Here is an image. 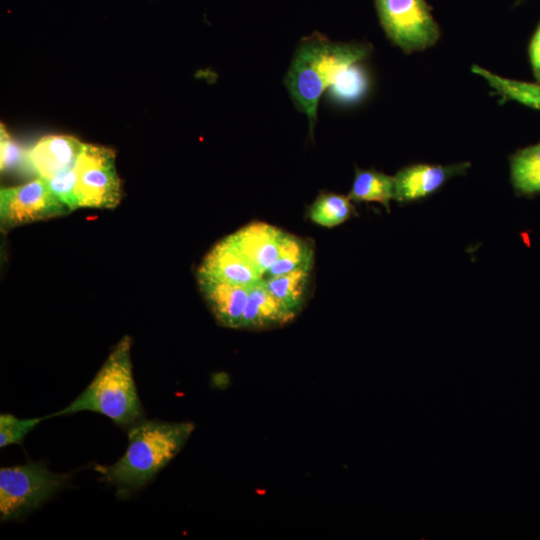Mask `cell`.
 <instances>
[{"mask_svg":"<svg viewBox=\"0 0 540 540\" xmlns=\"http://www.w3.org/2000/svg\"><path fill=\"white\" fill-rule=\"evenodd\" d=\"M191 422L141 420L128 428V446L113 465L95 466L106 481L126 498L151 482L182 450L193 433Z\"/></svg>","mask_w":540,"mask_h":540,"instance_id":"6da1fadb","label":"cell"},{"mask_svg":"<svg viewBox=\"0 0 540 540\" xmlns=\"http://www.w3.org/2000/svg\"><path fill=\"white\" fill-rule=\"evenodd\" d=\"M370 47L361 43H337L319 32L304 37L287 72L285 86L296 107L306 114L310 135L317 120L321 95L349 66L361 62Z\"/></svg>","mask_w":540,"mask_h":540,"instance_id":"7a4b0ae2","label":"cell"},{"mask_svg":"<svg viewBox=\"0 0 540 540\" xmlns=\"http://www.w3.org/2000/svg\"><path fill=\"white\" fill-rule=\"evenodd\" d=\"M81 411L100 413L127 429L144 419L133 376L128 335L115 345L89 385L71 403L48 418Z\"/></svg>","mask_w":540,"mask_h":540,"instance_id":"3957f363","label":"cell"},{"mask_svg":"<svg viewBox=\"0 0 540 540\" xmlns=\"http://www.w3.org/2000/svg\"><path fill=\"white\" fill-rule=\"evenodd\" d=\"M70 476L51 472L44 462L0 468V519L18 520L37 509L68 483Z\"/></svg>","mask_w":540,"mask_h":540,"instance_id":"277c9868","label":"cell"},{"mask_svg":"<svg viewBox=\"0 0 540 540\" xmlns=\"http://www.w3.org/2000/svg\"><path fill=\"white\" fill-rule=\"evenodd\" d=\"M387 37L405 53L425 50L440 37L425 0H374Z\"/></svg>","mask_w":540,"mask_h":540,"instance_id":"5b68a950","label":"cell"},{"mask_svg":"<svg viewBox=\"0 0 540 540\" xmlns=\"http://www.w3.org/2000/svg\"><path fill=\"white\" fill-rule=\"evenodd\" d=\"M115 159L107 147L84 144L74 167L80 208L111 209L119 204L122 189Z\"/></svg>","mask_w":540,"mask_h":540,"instance_id":"8992f818","label":"cell"},{"mask_svg":"<svg viewBox=\"0 0 540 540\" xmlns=\"http://www.w3.org/2000/svg\"><path fill=\"white\" fill-rule=\"evenodd\" d=\"M71 212L51 191L47 182L37 179L0 191L1 229L61 216Z\"/></svg>","mask_w":540,"mask_h":540,"instance_id":"52a82bcc","label":"cell"},{"mask_svg":"<svg viewBox=\"0 0 540 540\" xmlns=\"http://www.w3.org/2000/svg\"><path fill=\"white\" fill-rule=\"evenodd\" d=\"M470 166V162L450 165L427 163L408 165L394 176V200L405 204L425 199L439 191L451 178L464 175Z\"/></svg>","mask_w":540,"mask_h":540,"instance_id":"ba28073f","label":"cell"},{"mask_svg":"<svg viewBox=\"0 0 540 540\" xmlns=\"http://www.w3.org/2000/svg\"><path fill=\"white\" fill-rule=\"evenodd\" d=\"M197 274L246 287L253 286L262 280L263 276L229 237L211 248L199 266Z\"/></svg>","mask_w":540,"mask_h":540,"instance_id":"9c48e42d","label":"cell"},{"mask_svg":"<svg viewBox=\"0 0 540 540\" xmlns=\"http://www.w3.org/2000/svg\"><path fill=\"white\" fill-rule=\"evenodd\" d=\"M83 142L69 135L42 137L29 151V167L43 179L72 169L84 147Z\"/></svg>","mask_w":540,"mask_h":540,"instance_id":"30bf717a","label":"cell"},{"mask_svg":"<svg viewBox=\"0 0 540 540\" xmlns=\"http://www.w3.org/2000/svg\"><path fill=\"white\" fill-rule=\"evenodd\" d=\"M203 298L217 322L231 329H240L250 287L197 274Z\"/></svg>","mask_w":540,"mask_h":540,"instance_id":"8fae6325","label":"cell"},{"mask_svg":"<svg viewBox=\"0 0 540 540\" xmlns=\"http://www.w3.org/2000/svg\"><path fill=\"white\" fill-rule=\"evenodd\" d=\"M285 231L264 223L254 222L229 235V239L263 275L278 257Z\"/></svg>","mask_w":540,"mask_h":540,"instance_id":"7c38bea8","label":"cell"},{"mask_svg":"<svg viewBox=\"0 0 540 540\" xmlns=\"http://www.w3.org/2000/svg\"><path fill=\"white\" fill-rule=\"evenodd\" d=\"M296 317L268 289L265 279L250 287L240 329L261 331L281 327Z\"/></svg>","mask_w":540,"mask_h":540,"instance_id":"4fadbf2b","label":"cell"},{"mask_svg":"<svg viewBox=\"0 0 540 540\" xmlns=\"http://www.w3.org/2000/svg\"><path fill=\"white\" fill-rule=\"evenodd\" d=\"M395 196L394 176L375 169L355 168V175L348 197L355 203L377 202L390 213V201Z\"/></svg>","mask_w":540,"mask_h":540,"instance_id":"5bb4252c","label":"cell"},{"mask_svg":"<svg viewBox=\"0 0 540 540\" xmlns=\"http://www.w3.org/2000/svg\"><path fill=\"white\" fill-rule=\"evenodd\" d=\"M509 160L510 180L516 195L540 194V142L517 150Z\"/></svg>","mask_w":540,"mask_h":540,"instance_id":"9a60e30c","label":"cell"},{"mask_svg":"<svg viewBox=\"0 0 540 540\" xmlns=\"http://www.w3.org/2000/svg\"><path fill=\"white\" fill-rule=\"evenodd\" d=\"M312 267L313 265H305L265 279L270 292L296 315L305 303Z\"/></svg>","mask_w":540,"mask_h":540,"instance_id":"2e32d148","label":"cell"},{"mask_svg":"<svg viewBox=\"0 0 540 540\" xmlns=\"http://www.w3.org/2000/svg\"><path fill=\"white\" fill-rule=\"evenodd\" d=\"M306 214L314 224L327 228H333L358 216L348 196L331 192L320 193L308 207Z\"/></svg>","mask_w":540,"mask_h":540,"instance_id":"e0dca14e","label":"cell"},{"mask_svg":"<svg viewBox=\"0 0 540 540\" xmlns=\"http://www.w3.org/2000/svg\"><path fill=\"white\" fill-rule=\"evenodd\" d=\"M471 71L483 78L505 100L540 110V84L504 78L477 65H473Z\"/></svg>","mask_w":540,"mask_h":540,"instance_id":"ac0fdd59","label":"cell"},{"mask_svg":"<svg viewBox=\"0 0 540 540\" xmlns=\"http://www.w3.org/2000/svg\"><path fill=\"white\" fill-rule=\"evenodd\" d=\"M314 246L304 239L285 232L276 261L267 272L268 277L283 274L305 265H313Z\"/></svg>","mask_w":540,"mask_h":540,"instance_id":"d6986e66","label":"cell"},{"mask_svg":"<svg viewBox=\"0 0 540 540\" xmlns=\"http://www.w3.org/2000/svg\"><path fill=\"white\" fill-rule=\"evenodd\" d=\"M368 88L369 76L358 62L342 71L327 90L331 100L353 104L366 95Z\"/></svg>","mask_w":540,"mask_h":540,"instance_id":"ffe728a7","label":"cell"},{"mask_svg":"<svg viewBox=\"0 0 540 540\" xmlns=\"http://www.w3.org/2000/svg\"><path fill=\"white\" fill-rule=\"evenodd\" d=\"M46 417L20 419L10 413L0 414V447L22 444L25 436Z\"/></svg>","mask_w":540,"mask_h":540,"instance_id":"44dd1931","label":"cell"},{"mask_svg":"<svg viewBox=\"0 0 540 540\" xmlns=\"http://www.w3.org/2000/svg\"><path fill=\"white\" fill-rule=\"evenodd\" d=\"M74 167L54 177L44 179L51 191L70 211L80 208L76 193V174Z\"/></svg>","mask_w":540,"mask_h":540,"instance_id":"7402d4cb","label":"cell"},{"mask_svg":"<svg viewBox=\"0 0 540 540\" xmlns=\"http://www.w3.org/2000/svg\"><path fill=\"white\" fill-rule=\"evenodd\" d=\"M28 165V151H25L9 135L6 127L0 129V166L1 171L19 169Z\"/></svg>","mask_w":540,"mask_h":540,"instance_id":"603a6c76","label":"cell"},{"mask_svg":"<svg viewBox=\"0 0 540 540\" xmlns=\"http://www.w3.org/2000/svg\"><path fill=\"white\" fill-rule=\"evenodd\" d=\"M528 53L534 77L540 84V22L531 38Z\"/></svg>","mask_w":540,"mask_h":540,"instance_id":"cb8c5ba5","label":"cell"}]
</instances>
